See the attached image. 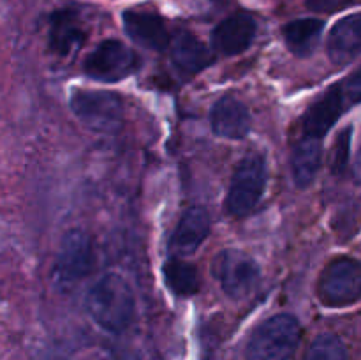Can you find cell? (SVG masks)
Here are the masks:
<instances>
[{"label":"cell","mask_w":361,"mask_h":360,"mask_svg":"<svg viewBox=\"0 0 361 360\" xmlns=\"http://www.w3.org/2000/svg\"><path fill=\"white\" fill-rule=\"evenodd\" d=\"M85 42V30L76 13L69 9L56 11L51 16L49 44L56 55H73Z\"/></svg>","instance_id":"17"},{"label":"cell","mask_w":361,"mask_h":360,"mask_svg":"<svg viewBox=\"0 0 361 360\" xmlns=\"http://www.w3.org/2000/svg\"><path fill=\"white\" fill-rule=\"evenodd\" d=\"M85 307L99 327L111 334H120L133 323L136 299L122 275L106 274L88 289Z\"/></svg>","instance_id":"1"},{"label":"cell","mask_w":361,"mask_h":360,"mask_svg":"<svg viewBox=\"0 0 361 360\" xmlns=\"http://www.w3.org/2000/svg\"><path fill=\"white\" fill-rule=\"evenodd\" d=\"M95 263L92 236L83 229H71L63 235L53 263V282L59 289L73 288L87 277Z\"/></svg>","instance_id":"5"},{"label":"cell","mask_w":361,"mask_h":360,"mask_svg":"<svg viewBox=\"0 0 361 360\" xmlns=\"http://www.w3.org/2000/svg\"><path fill=\"white\" fill-rule=\"evenodd\" d=\"M164 282L175 295L190 296L200 289V275L192 263H187L182 258H171L164 265Z\"/></svg>","instance_id":"19"},{"label":"cell","mask_w":361,"mask_h":360,"mask_svg":"<svg viewBox=\"0 0 361 360\" xmlns=\"http://www.w3.org/2000/svg\"><path fill=\"white\" fill-rule=\"evenodd\" d=\"M300 339V321L293 314H275L252 332L247 344V360H289Z\"/></svg>","instance_id":"2"},{"label":"cell","mask_w":361,"mask_h":360,"mask_svg":"<svg viewBox=\"0 0 361 360\" xmlns=\"http://www.w3.org/2000/svg\"><path fill=\"white\" fill-rule=\"evenodd\" d=\"M73 115L94 133L115 134L123 127V101L115 92L74 90L69 99Z\"/></svg>","instance_id":"3"},{"label":"cell","mask_w":361,"mask_h":360,"mask_svg":"<svg viewBox=\"0 0 361 360\" xmlns=\"http://www.w3.org/2000/svg\"><path fill=\"white\" fill-rule=\"evenodd\" d=\"M210 126L219 138L243 140L250 131L249 108L240 99L224 95L212 106Z\"/></svg>","instance_id":"12"},{"label":"cell","mask_w":361,"mask_h":360,"mask_svg":"<svg viewBox=\"0 0 361 360\" xmlns=\"http://www.w3.org/2000/svg\"><path fill=\"white\" fill-rule=\"evenodd\" d=\"M358 2H361V0H307V7L314 13L334 14L356 6Z\"/></svg>","instance_id":"22"},{"label":"cell","mask_w":361,"mask_h":360,"mask_svg":"<svg viewBox=\"0 0 361 360\" xmlns=\"http://www.w3.org/2000/svg\"><path fill=\"white\" fill-rule=\"evenodd\" d=\"M137 67H140V56L116 39H106L95 46L94 52L88 53L83 62L85 74L106 83H116L136 73Z\"/></svg>","instance_id":"8"},{"label":"cell","mask_w":361,"mask_h":360,"mask_svg":"<svg viewBox=\"0 0 361 360\" xmlns=\"http://www.w3.org/2000/svg\"><path fill=\"white\" fill-rule=\"evenodd\" d=\"M214 277L229 299L242 300L259 286L261 268L250 254L240 249H224L214 260Z\"/></svg>","instance_id":"7"},{"label":"cell","mask_w":361,"mask_h":360,"mask_svg":"<svg viewBox=\"0 0 361 360\" xmlns=\"http://www.w3.org/2000/svg\"><path fill=\"white\" fill-rule=\"evenodd\" d=\"M303 360H348V348L337 335L321 334L309 346Z\"/></svg>","instance_id":"20"},{"label":"cell","mask_w":361,"mask_h":360,"mask_svg":"<svg viewBox=\"0 0 361 360\" xmlns=\"http://www.w3.org/2000/svg\"><path fill=\"white\" fill-rule=\"evenodd\" d=\"M317 299L326 307H348L361 299V261L349 256L331 260L317 281Z\"/></svg>","instance_id":"6"},{"label":"cell","mask_w":361,"mask_h":360,"mask_svg":"<svg viewBox=\"0 0 361 360\" xmlns=\"http://www.w3.org/2000/svg\"><path fill=\"white\" fill-rule=\"evenodd\" d=\"M342 94L348 104H360L361 102V66L348 80H344V83H341Z\"/></svg>","instance_id":"23"},{"label":"cell","mask_w":361,"mask_h":360,"mask_svg":"<svg viewBox=\"0 0 361 360\" xmlns=\"http://www.w3.org/2000/svg\"><path fill=\"white\" fill-rule=\"evenodd\" d=\"M326 52L335 66H345L361 53V14L337 21L330 30Z\"/></svg>","instance_id":"15"},{"label":"cell","mask_w":361,"mask_h":360,"mask_svg":"<svg viewBox=\"0 0 361 360\" xmlns=\"http://www.w3.org/2000/svg\"><path fill=\"white\" fill-rule=\"evenodd\" d=\"M323 162V140L312 136L300 138L291 152V175L298 187L312 186Z\"/></svg>","instance_id":"16"},{"label":"cell","mask_w":361,"mask_h":360,"mask_svg":"<svg viewBox=\"0 0 361 360\" xmlns=\"http://www.w3.org/2000/svg\"><path fill=\"white\" fill-rule=\"evenodd\" d=\"M169 55L173 66L189 76L201 73L214 64V53L189 32H178L175 37L169 39Z\"/></svg>","instance_id":"14"},{"label":"cell","mask_w":361,"mask_h":360,"mask_svg":"<svg viewBox=\"0 0 361 360\" xmlns=\"http://www.w3.org/2000/svg\"><path fill=\"white\" fill-rule=\"evenodd\" d=\"M257 25L250 14L236 13L222 20L212 32V46L224 56H235L245 52L256 37Z\"/></svg>","instance_id":"9"},{"label":"cell","mask_w":361,"mask_h":360,"mask_svg":"<svg viewBox=\"0 0 361 360\" xmlns=\"http://www.w3.org/2000/svg\"><path fill=\"white\" fill-rule=\"evenodd\" d=\"M122 23L126 34L143 48L162 52L169 46L168 28L159 14L150 11H126Z\"/></svg>","instance_id":"13"},{"label":"cell","mask_w":361,"mask_h":360,"mask_svg":"<svg viewBox=\"0 0 361 360\" xmlns=\"http://www.w3.org/2000/svg\"><path fill=\"white\" fill-rule=\"evenodd\" d=\"M351 127H345L341 134L337 136L334 148H331V157H330V168L331 173L341 175L345 169L349 162V155H351Z\"/></svg>","instance_id":"21"},{"label":"cell","mask_w":361,"mask_h":360,"mask_svg":"<svg viewBox=\"0 0 361 360\" xmlns=\"http://www.w3.org/2000/svg\"><path fill=\"white\" fill-rule=\"evenodd\" d=\"M324 30V21L317 18H300L282 28L286 46L296 56H310L316 52Z\"/></svg>","instance_id":"18"},{"label":"cell","mask_w":361,"mask_h":360,"mask_svg":"<svg viewBox=\"0 0 361 360\" xmlns=\"http://www.w3.org/2000/svg\"><path fill=\"white\" fill-rule=\"evenodd\" d=\"M268 169L261 154H249L238 162L229 184L226 207L235 217L249 215L263 198L267 189Z\"/></svg>","instance_id":"4"},{"label":"cell","mask_w":361,"mask_h":360,"mask_svg":"<svg viewBox=\"0 0 361 360\" xmlns=\"http://www.w3.org/2000/svg\"><path fill=\"white\" fill-rule=\"evenodd\" d=\"M210 215L204 208L190 207L180 217L171 240H169V251L175 258L190 256L201 247V244L210 235Z\"/></svg>","instance_id":"10"},{"label":"cell","mask_w":361,"mask_h":360,"mask_svg":"<svg viewBox=\"0 0 361 360\" xmlns=\"http://www.w3.org/2000/svg\"><path fill=\"white\" fill-rule=\"evenodd\" d=\"M353 175H355L356 182L361 184V148L356 155V162H355V168H353Z\"/></svg>","instance_id":"24"},{"label":"cell","mask_w":361,"mask_h":360,"mask_svg":"<svg viewBox=\"0 0 361 360\" xmlns=\"http://www.w3.org/2000/svg\"><path fill=\"white\" fill-rule=\"evenodd\" d=\"M345 99L342 94L341 83L328 88L309 109L302 122L303 136H312L323 140L328 131L337 124L345 109Z\"/></svg>","instance_id":"11"}]
</instances>
